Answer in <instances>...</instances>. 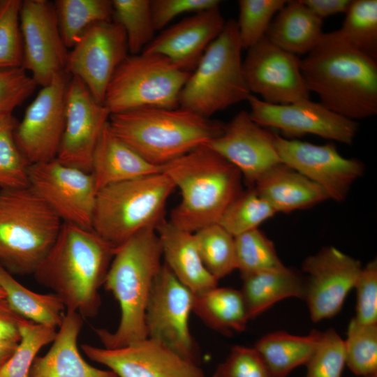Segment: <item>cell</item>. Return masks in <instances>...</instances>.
<instances>
[{
    "label": "cell",
    "mask_w": 377,
    "mask_h": 377,
    "mask_svg": "<svg viewBox=\"0 0 377 377\" xmlns=\"http://www.w3.org/2000/svg\"><path fill=\"white\" fill-rule=\"evenodd\" d=\"M300 67L309 91L330 110L353 120L377 114L376 59L350 44L339 30L324 33Z\"/></svg>",
    "instance_id": "cell-1"
},
{
    "label": "cell",
    "mask_w": 377,
    "mask_h": 377,
    "mask_svg": "<svg viewBox=\"0 0 377 377\" xmlns=\"http://www.w3.org/2000/svg\"><path fill=\"white\" fill-rule=\"evenodd\" d=\"M115 249L92 229L63 223L34 277L61 299L66 311H77L83 318H94L99 311V289Z\"/></svg>",
    "instance_id": "cell-2"
},
{
    "label": "cell",
    "mask_w": 377,
    "mask_h": 377,
    "mask_svg": "<svg viewBox=\"0 0 377 377\" xmlns=\"http://www.w3.org/2000/svg\"><path fill=\"white\" fill-rule=\"evenodd\" d=\"M162 257L155 228L138 232L115 249L103 286L117 300L121 317L114 332L94 329L104 348H120L147 338L146 309Z\"/></svg>",
    "instance_id": "cell-3"
},
{
    "label": "cell",
    "mask_w": 377,
    "mask_h": 377,
    "mask_svg": "<svg viewBox=\"0 0 377 377\" xmlns=\"http://www.w3.org/2000/svg\"><path fill=\"white\" fill-rule=\"evenodd\" d=\"M162 172L181 193L169 221L190 232L218 223L242 192L238 169L206 145L163 165Z\"/></svg>",
    "instance_id": "cell-4"
},
{
    "label": "cell",
    "mask_w": 377,
    "mask_h": 377,
    "mask_svg": "<svg viewBox=\"0 0 377 377\" xmlns=\"http://www.w3.org/2000/svg\"><path fill=\"white\" fill-rule=\"evenodd\" d=\"M112 131L149 163L163 165L220 135L225 124L179 107L111 114Z\"/></svg>",
    "instance_id": "cell-5"
},
{
    "label": "cell",
    "mask_w": 377,
    "mask_h": 377,
    "mask_svg": "<svg viewBox=\"0 0 377 377\" xmlns=\"http://www.w3.org/2000/svg\"><path fill=\"white\" fill-rule=\"evenodd\" d=\"M62 223L29 185L0 189V265L10 273L34 274Z\"/></svg>",
    "instance_id": "cell-6"
},
{
    "label": "cell",
    "mask_w": 377,
    "mask_h": 377,
    "mask_svg": "<svg viewBox=\"0 0 377 377\" xmlns=\"http://www.w3.org/2000/svg\"><path fill=\"white\" fill-rule=\"evenodd\" d=\"M235 20L226 21L191 72L179 97V107L206 118L241 101L251 92L242 68Z\"/></svg>",
    "instance_id": "cell-7"
},
{
    "label": "cell",
    "mask_w": 377,
    "mask_h": 377,
    "mask_svg": "<svg viewBox=\"0 0 377 377\" xmlns=\"http://www.w3.org/2000/svg\"><path fill=\"white\" fill-rule=\"evenodd\" d=\"M175 189L163 172L105 186L97 193L92 230L117 248L143 230L156 229Z\"/></svg>",
    "instance_id": "cell-8"
},
{
    "label": "cell",
    "mask_w": 377,
    "mask_h": 377,
    "mask_svg": "<svg viewBox=\"0 0 377 377\" xmlns=\"http://www.w3.org/2000/svg\"><path fill=\"white\" fill-rule=\"evenodd\" d=\"M191 73L160 54H128L112 75L103 104L110 114L142 108H177Z\"/></svg>",
    "instance_id": "cell-9"
},
{
    "label": "cell",
    "mask_w": 377,
    "mask_h": 377,
    "mask_svg": "<svg viewBox=\"0 0 377 377\" xmlns=\"http://www.w3.org/2000/svg\"><path fill=\"white\" fill-rule=\"evenodd\" d=\"M193 294L163 263L148 300L147 338L198 364L200 352L189 328Z\"/></svg>",
    "instance_id": "cell-10"
},
{
    "label": "cell",
    "mask_w": 377,
    "mask_h": 377,
    "mask_svg": "<svg viewBox=\"0 0 377 377\" xmlns=\"http://www.w3.org/2000/svg\"><path fill=\"white\" fill-rule=\"evenodd\" d=\"M71 75H56L28 105L14 131L15 142L29 165L57 158L66 123V95Z\"/></svg>",
    "instance_id": "cell-11"
},
{
    "label": "cell",
    "mask_w": 377,
    "mask_h": 377,
    "mask_svg": "<svg viewBox=\"0 0 377 377\" xmlns=\"http://www.w3.org/2000/svg\"><path fill=\"white\" fill-rule=\"evenodd\" d=\"M29 186L63 223L92 229L97 190L91 172L57 158L28 166Z\"/></svg>",
    "instance_id": "cell-12"
},
{
    "label": "cell",
    "mask_w": 377,
    "mask_h": 377,
    "mask_svg": "<svg viewBox=\"0 0 377 377\" xmlns=\"http://www.w3.org/2000/svg\"><path fill=\"white\" fill-rule=\"evenodd\" d=\"M249 115L258 125L279 130L288 138L311 134L346 145L358 130L355 120L340 115L320 102L309 99L285 105L267 103L253 94L247 99Z\"/></svg>",
    "instance_id": "cell-13"
},
{
    "label": "cell",
    "mask_w": 377,
    "mask_h": 377,
    "mask_svg": "<svg viewBox=\"0 0 377 377\" xmlns=\"http://www.w3.org/2000/svg\"><path fill=\"white\" fill-rule=\"evenodd\" d=\"M128 53L121 26L113 20L97 22L84 31L68 52L65 72L80 79L103 104L110 80Z\"/></svg>",
    "instance_id": "cell-14"
},
{
    "label": "cell",
    "mask_w": 377,
    "mask_h": 377,
    "mask_svg": "<svg viewBox=\"0 0 377 377\" xmlns=\"http://www.w3.org/2000/svg\"><path fill=\"white\" fill-rule=\"evenodd\" d=\"M20 24L23 44L22 68L37 85H48L65 71L68 48L60 32L53 3L47 0L22 1Z\"/></svg>",
    "instance_id": "cell-15"
},
{
    "label": "cell",
    "mask_w": 377,
    "mask_h": 377,
    "mask_svg": "<svg viewBox=\"0 0 377 377\" xmlns=\"http://www.w3.org/2000/svg\"><path fill=\"white\" fill-rule=\"evenodd\" d=\"M275 147L282 163L320 186L329 199L343 201L364 171L362 161L342 156L333 142L318 145L275 134Z\"/></svg>",
    "instance_id": "cell-16"
},
{
    "label": "cell",
    "mask_w": 377,
    "mask_h": 377,
    "mask_svg": "<svg viewBox=\"0 0 377 377\" xmlns=\"http://www.w3.org/2000/svg\"><path fill=\"white\" fill-rule=\"evenodd\" d=\"M247 50L242 68L251 94L275 105L310 98L298 56L282 50L265 36Z\"/></svg>",
    "instance_id": "cell-17"
},
{
    "label": "cell",
    "mask_w": 377,
    "mask_h": 377,
    "mask_svg": "<svg viewBox=\"0 0 377 377\" xmlns=\"http://www.w3.org/2000/svg\"><path fill=\"white\" fill-rule=\"evenodd\" d=\"M362 267L359 260L333 246L325 247L304 260L302 270L309 278L304 300L312 321L331 318L340 311Z\"/></svg>",
    "instance_id": "cell-18"
},
{
    "label": "cell",
    "mask_w": 377,
    "mask_h": 377,
    "mask_svg": "<svg viewBox=\"0 0 377 377\" xmlns=\"http://www.w3.org/2000/svg\"><path fill=\"white\" fill-rule=\"evenodd\" d=\"M110 112L85 84L71 76L66 95V123L57 159L91 172L94 149Z\"/></svg>",
    "instance_id": "cell-19"
},
{
    "label": "cell",
    "mask_w": 377,
    "mask_h": 377,
    "mask_svg": "<svg viewBox=\"0 0 377 377\" xmlns=\"http://www.w3.org/2000/svg\"><path fill=\"white\" fill-rule=\"evenodd\" d=\"M91 360L117 377H205L198 364L188 361L148 338L117 348L82 344Z\"/></svg>",
    "instance_id": "cell-20"
},
{
    "label": "cell",
    "mask_w": 377,
    "mask_h": 377,
    "mask_svg": "<svg viewBox=\"0 0 377 377\" xmlns=\"http://www.w3.org/2000/svg\"><path fill=\"white\" fill-rule=\"evenodd\" d=\"M275 134L242 110L225 124L220 135L205 145L237 168L252 188L266 171L281 163L275 147Z\"/></svg>",
    "instance_id": "cell-21"
},
{
    "label": "cell",
    "mask_w": 377,
    "mask_h": 377,
    "mask_svg": "<svg viewBox=\"0 0 377 377\" xmlns=\"http://www.w3.org/2000/svg\"><path fill=\"white\" fill-rule=\"evenodd\" d=\"M225 23L219 7L194 13L155 36L142 52L162 55L192 72Z\"/></svg>",
    "instance_id": "cell-22"
},
{
    "label": "cell",
    "mask_w": 377,
    "mask_h": 377,
    "mask_svg": "<svg viewBox=\"0 0 377 377\" xmlns=\"http://www.w3.org/2000/svg\"><path fill=\"white\" fill-rule=\"evenodd\" d=\"M83 318L77 311H66L48 352L37 356L29 377H117L111 370L100 369L87 363L77 348Z\"/></svg>",
    "instance_id": "cell-23"
},
{
    "label": "cell",
    "mask_w": 377,
    "mask_h": 377,
    "mask_svg": "<svg viewBox=\"0 0 377 377\" xmlns=\"http://www.w3.org/2000/svg\"><path fill=\"white\" fill-rule=\"evenodd\" d=\"M162 166L145 159L110 129L108 123L94 151L91 170L97 193L117 183L160 173Z\"/></svg>",
    "instance_id": "cell-24"
},
{
    "label": "cell",
    "mask_w": 377,
    "mask_h": 377,
    "mask_svg": "<svg viewBox=\"0 0 377 377\" xmlns=\"http://www.w3.org/2000/svg\"><path fill=\"white\" fill-rule=\"evenodd\" d=\"M165 264L193 294L218 286V280L205 267L194 235L163 220L156 228Z\"/></svg>",
    "instance_id": "cell-25"
},
{
    "label": "cell",
    "mask_w": 377,
    "mask_h": 377,
    "mask_svg": "<svg viewBox=\"0 0 377 377\" xmlns=\"http://www.w3.org/2000/svg\"><path fill=\"white\" fill-rule=\"evenodd\" d=\"M252 188L276 213L309 208L329 199L320 186L282 163L266 171Z\"/></svg>",
    "instance_id": "cell-26"
},
{
    "label": "cell",
    "mask_w": 377,
    "mask_h": 377,
    "mask_svg": "<svg viewBox=\"0 0 377 377\" xmlns=\"http://www.w3.org/2000/svg\"><path fill=\"white\" fill-rule=\"evenodd\" d=\"M323 21L301 0L287 1L274 17L265 37L288 52L307 54L324 34Z\"/></svg>",
    "instance_id": "cell-27"
},
{
    "label": "cell",
    "mask_w": 377,
    "mask_h": 377,
    "mask_svg": "<svg viewBox=\"0 0 377 377\" xmlns=\"http://www.w3.org/2000/svg\"><path fill=\"white\" fill-rule=\"evenodd\" d=\"M242 278L243 284L240 291L249 319L283 299L304 298L305 281L299 273L286 266L244 275Z\"/></svg>",
    "instance_id": "cell-28"
},
{
    "label": "cell",
    "mask_w": 377,
    "mask_h": 377,
    "mask_svg": "<svg viewBox=\"0 0 377 377\" xmlns=\"http://www.w3.org/2000/svg\"><path fill=\"white\" fill-rule=\"evenodd\" d=\"M321 334L315 330L305 336L274 332L262 337L254 348L265 363L270 377H287L295 369L306 364Z\"/></svg>",
    "instance_id": "cell-29"
},
{
    "label": "cell",
    "mask_w": 377,
    "mask_h": 377,
    "mask_svg": "<svg viewBox=\"0 0 377 377\" xmlns=\"http://www.w3.org/2000/svg\"><path fill=\"white\" fill-rule=\"evenodd\" d=\"M192 311L207 326L228 335L245 330L250 320L241 291L232 288L193 294Z\"/></svg>",
    "instance_id": "cell-30"
},
{
    "label": "cell",
    "mask_w": 377,
    "mask_h": 377,
    "mask_svg": "<svg viewBox=\"0 0 377 377\" xmlns=\"http://www.w3.org/2000/svg\"><path fill=\"white\" fill-rule=\"evenodd\" d=\"M0 286L11 308L22 318L33 323L59 327L66 307L55 294H40L24 287L0 265Z\"/></svg>",
    "instance_id": "cell-31"
},
{
    "label": "cell",
    "mask_w": 377,
    "mask_h": 377,
    "mask_svg": "<svg viewBox=\"0 0 377 377\" xmlns=\"http://www.w3.org/2000/svg\"><path fill=\"white\" fill-rule=\"evenodd\" d=\"M53 3L67 48H72L92 24L112 20L110 0H56Z\"/></svg>",
    "instance_id": "cell-32"
},
{
    "label": "cell",
    "mask_w": 377,
    "mask_h": 377,
    "mask_svg": "<svg viewBox=\"0 0 377 377\" xmlns=\"http://www.w3.org/2000/svg\"><path fill=\"white\" fill-rule=\"evenodd\" d=\"M202 261L218 281L237 269L235 237L219 223L193 233Z\"/></svg>",
    "instance_id": "cell-33"
},
{
    "label": "cell",
    "mask_w": 377,
    "mask_h": 377,
    "mask_svg": "<svg viewBox=\"0 0 377 377\" xmlns=\"http://www.w3.org/2000/svg\"><path fill=\"white\" fill-rule=\"evenodd\" d=\"M112 20L125 31L130 54L141 53L156 31L150 0H112Z\"/></svg>",
    "instance_id": "cell-34"
},
{
    "label": "cell",
    "mask_w": 377,
    "mask_h": 377,
    "mask_svg": "<svg viewBox=\"0 0 377 377\" xmlns=\"http://www.w3.org/2000/svg\"><path fill=\"white\" fill-rule=\"evenodd\" d=\"M341 36L352 45L377 59V1L352 0L345 13Z\"/></svg>",
    "instance_id": "cell-35"
},
{
    "label": "cell",
    "mask_w": 377,
    "mask_h": 377,
    "mask_svg": "<svg viewBox=\"0 0 377 377\" xmlns=\"http://www.w3.org/2000/svg\"><path fill=\"white\" fill-rule=\"evenodd\" d=\"M20 341L8 361L0 369V377H29L38 351L52 342L56 328L24 319L20 326Z\"/></svg>",
    "instance_id": "cell-36"
},
{
    "label": "cell",
    "mask_w": 377,
    "mask_h": 377,
    "mask_svg": "<svg viewBox=\"0 0 377 377\" xmlns=\"http://www.w3.org/2000/svg\"><path fill=\"white\" fill-rule=\"evenodd\" d=\"M235 244L236 267L241 276L285 266L273 242L258 228L235 237Z\"/></svg>",
    "instance_id": "cell-37"
},
{
    "label": "cell",
    "mask_w": 377,
    "mask_h": 377,
    "mask_svg": "<svg viewBox=\"0 0 377 377\" xmlns=\"http://www.w3.org/2000/svg\"><path fill=\"white\" fill-rule=\"evenodd\" d=\"M276 212L253 188L242 192L228 206L218 223L233 237L258 227Z\"/></svg>",
    "instance_id": "cell-38"
},
{
    "label": "cell",
    "mask_w": 377,
    "mask_h": 377,
    "mask_svg": "<svg viewBox=\"0 0 377 377\" xmlns=\"http://www.w3.org/2000/svg\"><path fill=\"white\" fill-rule=\"evenodd\" d=\"M343 341L346 364L355 375L377 373V323L364 324L353 318Z\"/></svg>",
    "instance_id": "cell-39"
},
{
    "label": "cell",
    "mask_w": 377,
    "mask_h": 377,
    "mask_svg": "<svg viewBox=\"0 0 377 377\" xmlns=\"http://www.w3.org/2000/svg\"><path fill=\"white\" fill-rule=\"evenodd\" d=\"M17 124L13 113L0 116V189L17 188L29 185V165L14 138Z\"/></svg>",
    "instance_id": "cell-40"
},
{
    "label": "cell",
    "mask_w": 377,
    "mask_h": 377,
    "mask_svg": "<svg viewBox=\"0 0 377 377\" xmlns=\"http://www.w3.org/2000/svg\"><path fill=\"white\" fill-rule=\"evenodd\" d=\"M286 1L285 0L238 1L239 17L236 22L242 49H249L265 36L274 17Z\"/></svg>",
    "instance_id": "cell-41"
},
{
    "label": "cell",
    "mask_w": 377,
    "mask_h": 377,
    "mask_svg": "<svg viewBox=\"0 0 377 377\" xmlns=\"http://www.w3.org/2000/svg\"><path fill=\"white\" fill-rule=\"evenodd\" d=\"M21 0L0 1V69L22 68Z\"/></svg>",
    "instance_id": "cell-42"
},
{
    "label": "cell",
    "mask_w": 377,
    "mask_h": 377,
    "mask_svg": "<svg viewBox=\"0 0 377 377\" xmlns=\"http://www.w3.org/2000/svg\"><path fill=\"white\" fill-rule=\"evenodd\" d=\"M346 365L344 341L332 328L322 332L306 363L305 377H341Z\"/></svg>",
    "instance_id": "cell-43"
},
{
    "label": "cell",
    "mask_w": 377,
    "mask_h": 377,
    "mask_svg": "<svg viewBox=\"0 0 377 377\" xmlns=\"http://www.w3.org/2000/svg\"><path fill=\"white\" fill-rule=\"evenodd\" d=\"M212 377H270L265 363L253 348L235 346L216 368Z\"/></svg>",
    "instance_id": "cell-44"
},
{
    "label": "cell",
    "mask_w": 377,
    "mask_h": 377,
    "mask_svg": "<svg viewBox=\"0 0 377 377\" xmlns=\"http://www.w3.org/2000/svg\"><path fill=\"white\" fill-rule=\"evenodd\" d=\"M36 86L23 68L0 69V116L13 113Z\"/></svg>",
    "instance_id": "cell-45"
},
{
    "label": "cell",
    "mask_w": 377,
    "mask_h": 377,
    "mask_svg": "<svg viewBox=\"0 0 377 377\" xmlns=\"http://www.w3.org/2000/svg\"><path fill=\"white\" fill-rule=\"evenodd\" d=\"M357 293V320L364 324L377 323V261L362 267L355 284Z\"/></svg>",
    "instance_id": "cell-46"
},
{
    "label": "cell",
    "mask_w": 377,
    "mask_h": 377,
    "mask_svg": "<svg viewBox=\"0 0 377 377\" xmlns=\"http://www.w3.org/2000/svg\"><path fill=\"white\" fill-rule=\"evenodd\" d=\"M219 0H150L154 27L163 29L177 16L186 13H199L219 7Z\"/></svg>",
    "instance_id": "cell-47"
},
{
    "label": "cell",
    "mask_w": 377,
    "mask_h": 377,
    "mask_svg": "<svg viewBox=\"0 0 377 377\" xmlns=\"http://www.w3.org/2000/svg\"><path fill=\"white\" fill-rule=\"evenodd\" d=\"M24 319L6 298H0V343L18 344L21 339L20 326Z\"/></svg>",
    "instance_id": "cell-48"
},
{
    "label": "cell",
    "mask_w": 377,
    "mask_h": 377,
    "mask_svg": "<svg viewBox=\"0 0 377 377\" xmlns=\"http://www.w3.org/2000/svg\"><path fill=\"white\" fill-rule=\"evenodd\" d=\"M314 14L323 20L330 15L346 13L352 0H301Z\"/></svg>",
    "instance_id": "cell-49"
},
{
    "label": "cell",
    "mask_w": 377,
    "mask_h": 377,
    "mask_svg": "<svg viewBox=\"0 0 377 377\" xmlns=\"http://www.w3.org/2000/svg\"><path fill=\"white\" fill-rule=\"evenodd\" d=\"M18 344L0 343V369L13 355Z\"/></svg>",
    "instance_id": "cell-50"
},
{
    "label": "cell",
    "mask_w": 377,
    "mask_h": 377,
    "mask_svg": "<svg viewBox=\"0 0 377 377\" xmlns=\"http://www.w3.org/2000/svg\"><path fill=\"white\" fill-rule=\"evenodd\" d=\"M0 298H6V293L0 286Z\"/></svg>",
    "instance_id": "cell-51"
},
{
    "label": "cell",
    "mask_w": 377,
    "mask_h": 377,
    "mask_svg": "<svg viewBox=\"0 0 377 377\" xmlns=\"http://www.w3.org/2000/svg\"><path fill=\"white\" fill-rule=\"evenodd\" d=\"M362 377H377V373L370 374V375H368V376H362Z\"/></svg>",
    "instance_id": "cell-52"
}]
</instances>
